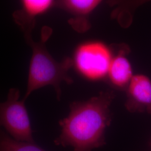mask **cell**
Wrapping results in <instances>:
<instances>
[{
  "mask_svg": "<svg viewBox=\"0 0 151 151\" xmlns=\"http://www.w3.org/2000/svg\"><path fill=\"white\" fill-rule=\"evenodd\" d=\"M0 151H45L35 143L18 141L0 128Z\"/></svg>",
  "mask_w": 151,
  "mask_h": 151,
  "instance_id": "10",
  "label": "cell"
},
{
  "mask_svg": "<svg viewBox=\"0 0 151 151\" xmlns=\"http://www.w3.org/2000/svg\"><path fill=\"white\" fill-rule=\"evenodd\" d=\"M151 0H108L109 6L113 8L111 17L122 27L131 25L136 10Z\"/></svg>",
  "mask_w": 151,
  "mask_h": 151,
  "instance_id": "9",
  "label": "cell"
},
{
  "mask_svg": "<svg viewBox=\"0 0 151 151\" xmlns=\"http://www.w3.org/2000/svg\"><path fill=\"white\" fill-rule=\"evenodd\" d=\"M113 56V48L100 42H88L77 47L72 60L82 75L98 80L108 76Z\"/></svg>",
  "mask_w": 151,
  "mask_h": 151,
  "instance_id": "4",
  "label": "cell"
},
{
  "mask_svg": "<svg viewBox=\"0 0 151 151\" xmlns=\"http://www.w3.org/2000/svg\"><path fill=\"white\" fill-rule=\"evenodd\" d=\"M20 97V90L11 88L6 101L0 102V128L3 127L16 140L35 143L25 100H19Z\"/></svg>",
  "mask_w": 151,
  "mask_h": 151,
  "instance_id": "3",
  "label": "cell"
},
{
  "mask_svg": "<svg viewBox=\"0 0 151 151\" xmlns=\"http://www.w3.org/2000/svg\"><path fill=\"white\" fill-rule=\"evenodd\" d=\"M20 8L12 14L15 22L21 29L25 39L32 37L37 19L56 7L57 0H19Z\"/></svg>",
  "mask_w": 151,
  "mask_h": 151,
  "instance_id": "5",
  "label": "cell"
},
{
  "mask_svg": "<svg viewBox=\"0 0 151 151\" xmlns=\"http://www.w3.org/2000/svg\"><path fill=\"white\" fill-rule=\"evenodd\" d=\"M126 108L130 112L151 114V81L143 75L133 76L127 87Z\"/></svg>",
  "mask_w": 151,
  "mask_h": 151,
  "instance_id": "6",
  "label": "cell"
},
{
  "mask_svg": "<svg viewBox=\"0 0 151 151\" xmlns=\"http://www.w3.org/2000/svg\"><path fill=\"white\" fill-rule=\"evenodd\" d=\"M103 0H57L56 7L73 15L70 25L77 31L86 30L87 19Z\"/></svg>",
  "mask_w": 151,
  "mask_h": 151,
  "instance_id": "7",
  "label": "cell"
},
{
  "mask_svg": "<svg viewBox=\"0 0 151 151\" xmlns=\"http://www.w3.org/2000/svg\"><path fill=\"white\" fill-rule=\"evenodd\" d=\"M52 34V29L45 27L42 29L39 42H34L32 37L25 39L32 49V55L29 65L27 89L23 99L25 100L34 91L48 85L54 87L57 98L60 100L61 82L65 81L67 84L73 82V80L68 75V70L73 67L72 58L66 57L61 62H57L46 48L45 43Z\"/></svg>",
  "mask_w": 151,
  "mask_h": 151,
  "instance_id": "2",
  "label": "cell"
},
{
  "mask_svg": "<svg viewBox=\"0 0 151 151\" xmlns=\"http://www.w3.org/2000/svg\"><path fill=\"white\" fill-rule=\"evenodd\" d=\"M129 52V48L127 45H122L113 52L109 67L108 78L113 86L119 88H127L133 76L132 66L126 57Z\"/></svg>",
  "mask_w": 151,
  "mask_h": 151,
  "instance_id": "8",
  "label": "cell"
},
{
  "mask_svg": "<svg viewBox=\"0 0 151 151\" xmlns=\"http://www.w3.org/2000/svg\"><path fill=\"white\" fill-rule=\"evenodd\" d=\"M114 96L113 91H106L86 101L72 103L69 115L60 122L62 132L55 144L72 146L75 151H91L103 146Z\"/></svg>",
  "mask_w": 151,
  "mask_h": 151,
  "instance_id": "1",
  "label": "cell"
}]
</instances>
